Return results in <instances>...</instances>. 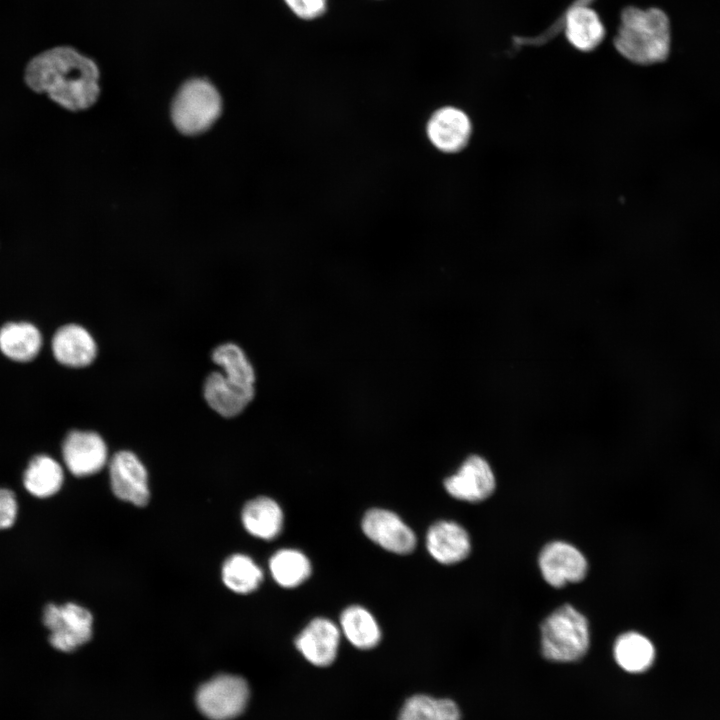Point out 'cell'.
Listing matches in <instances>:
<instances>
[{"label":"cell","instance_id":"cell-15","mask_svg":"<svg viewBox=\"0 0 720 720\" xmlns=\"http://www.w3.org/2000/svg\"><path fill=\"white\" fill-rule=\"evenodd\" d=\"M429 554L439 563L450 565L464 560L470 553L471 541L467 531L454 521L434 523L426 535Z\"/></svg>","mask_w":720,"mask_h":720},{"label":"cell","instance_id":"cell-20","mask_svg":"<svg viewBox=\"0 0 720 720\" xmlns=\"http://www.w3.org/2000/svg\"><path fill=\"white\" fill-rule=\"evenodd\" d=\"M565 34L575 48L581 51H590L603 40L605 29L600 17L593 9L578 6L567 14Z\"/></svg>","mask_w":720,"mask_h":720},{"label":"cell","instance_id":"cell-12","mask_svg":"<svg viewBox=\"0 0 720 720\" xmlns=\"http://www.w3.org/2000/svg\"><path fill=\"white\" fill-rule=\"evenodd\" d=\"M340 639V628L331 620L318 617L297 635L295 646L310 664L327 667L337 657Z\"/></svg>","mask_w":720,"mask_h":720},{"label":"cell","instance_id":"cell-22","mask_svg":"<svg viewBox=\"0 0 720 720\" xmlns=\"http://www.w3.org/2000/svg\"><path fill=\"white\" fill-rule=\"evenodd\" d=\"M396 720H461V710L450 698L415 694L405 700Z\"/></svg>","mask_w":720,"mask_h":720},{"label":"cell","instance_id":"cell-27","mask_svg":"<svg viewBox=\"0 0 720 720\" xmlns=\"http://www.w3.org/2000/svg\"><path fill=\"white\" fill-rule=\"evenodd\" d=\"M19 515V500L15 490L0 486V532L11 529Z\"/></svg>","mask_w":720,"mask_h":720},{"label":"cell","instance_id":"cell-18","mask_svg":"<svg viewBox=\"0 0 720 720\" xmlns=\"http://www.w3.org/2000/svg\"><path fill=\"white\" fill-rule=\"evenodd\" d=\"M242 524L254 537L272 540L283 527V512L273 499L260 496L248 501L241 513Z\"/></svg>","mask_w":720,"mask_h":720},{"label":"cell","instance_id":"cell-5","mask_svg":"<svg viewBox=\"0 0 720 720\" xmlns=\"http://www.w3.org/2000/svg\"><path fill=\"white\" fill-rule=\"evenodd\" d=\"M41 622L48 645L60 653H72L87 644L93 635L94 618L89 609L75 601L48 602Z\"/></svg>","mask_w":720,"mask_h":720},{"label":"cell","instance_id":"cell-7","mask_svg":"<svg viewBox=\"0 0 720 720\" xmlns=\"http://www.w3.org/2000/svg\"><path fill=\"white\" fill-rule=\"evenodd\" d=\"M61 453L66 469L76 478L98 473L108 459L105 441L93 431L69 432L63 441Z\"/></svg>","mask_w":720,"mask_h":720},{"label":"cell","instance_id":"cell-2","mask_svg":"<svg viewBox=\"0 0 720 720\" xmlns=\"http://www.w3.org/2000/svg\"><path fill=\"white\" fill-rule=\"evenodd\" d=\"M618 52L636 64L664 61L670 50V26L666 14L657 8H626L615 37Z\"/></svg>","mask_w":720,"mask_h":720},{"label":"cell","instance_id":"cell-19","mask_svg":"<svg viewBox=\"0 0 720 720\" xmlns=\"http://www.w3.org/2000/svg\"><path fill=\"white\" fill-rule=\"evenodd\" d=\"M613 656L616 664L625 672L642 673L652 666L655 648L647 637L630 631L615 640Z\"/></svg>","mask_w":720,"mask_h":720},{"label":"cell","instance_id":"cell-10","mask_svg":"<svg viewBox=\"0 0 720 720\" xmlns=\"http://www.w3.org/2000/svg\"><path fill=\"white\" fill-rule=\"evenodd\" d=\"M361 525L371 541L389 552L408 554L415 549L417 540L414 532L392 511L370 509L365 513Z\"/></svg>","mask_w":720,"mask_h":720},{"label":"cell","instance_id":"cell-21","mask_svg":"<svg viewBox=\"0 0 720 720\" xmlns=\"http://www.w3.org/2000/svg\"><path fill=\"white\" fill-rule=\"evenodd\" d=\"M340 631L356 648L368 650L381 640V630L374 616L360 605L347 607L340 616Z\"/></svg>","mask_w":720,"mask_h":720},{"label":"cell","instance_id":"cell-24","mask_svg":"<svg viewBox=\"0 0 720 720\" xmlns=\"http://www.w3.org/2000/svg\"><path fill=\"white\" fill-rule=\"evenodd\" d=\"M269 569L275 582L284 588H294L305 582L311 574L307 556L296 549H280L269 560Z\"/></svg>","mask_w":720,"mask_h":720},{"label":"cell","instance_id":"cell-4","mask_svg":"<svg viewBox=\"0 0 720 720\" xmlns=\"http://www.w3.org/2000/svg\"><path fill=\"white\" fill-rule=\"evenodd\" d=\"M543 657L557 663L582 659L590 646L586 617L570 604H564L548 615L540 626Z\"/></svg>","mask_w":720,"mask_h":720},{"label":"cell","instance_id":"cell-6","mask_svg":"<svg viewBox=\"0 0 720 720\" xmlns=\"http://www.w3.org/2000/svg\"><path fill=\"white\" fill-rule=\"evenodd\" d=\"M247 682L236 675H218L203 685L196 693L199 711L211 720H231L239 716L249 700Z\"/></svg>","mask_w":720,"mask_h":720},{"label":"cell","instance_id":"cell-25","mask_svg":"<svg viewBox=\"0 0 720 720\" xmlns=\"http://www.w3.org/2000/svg\"><path fill=\"white\" fill-rule=\"evenodd\" d=\"M212 361L231 381L247 388H255L256 375L245 352L235 343L217 346L211 354Z\"/></svg>","mask_w":720,"mask_h":720},{"label":"cell","instance_id":"cell-26","mask_svg":"<svg viewBox=\"0 0 720 720\" xmlns=\"http://www.w3.org/2000/svg\"><path fill=\"white\" fill-rule=\"evenodd\" d=\"M221 576L225 586L239 594L253 592L263 580L261 568L244 554L228 557L223 563Z\"/></svg>","mask_w":720,"mask_h":720},{"label":"cell","instance_id":"cell-28","mask_svg":"<svg viewBox=\"0 0 720 720\" xmlns=\"http://www.w3.org/2000/svg\"><path fill=\"white\" fill-rule=\"evenodd\" d=\"M295 15L303 19H314L326 10L327 0H284Z\"/></svg>","mask_w":720,"mask_h":720},{"label":"cell","instance_id":"cell-16","mask_svg":"<svg viewBox=\"0 0 720 720\" xmlns=\"http://www.w3.org/2000/svg\"><path fill=\"white\" fill-rule=\"evenodd\" d=\"M64 484V469L52 456L36 454L26 463L22 486L30 496L40 500L53 498L63 490Z\"/></svg>","mask_w":720,"mask_h":720},{"label":"cell","instance_id":"cell-9","mask_svg":"<svg viewBox=\"0 0 720 720\" xmlns=\"http://www.w3.org/2000/svg\"><path fill=\"white\" fill-rule=\"evenodd\" d=\"M538 564L544 580L555 588L580 582L588 568L584 555L575 546L563 541L545 545L539 554Z\"/></svg>","mask_w":720,"mask_h":720},{"label":"cell","instance_id":"cell-8","mask_svg":"<svg viewBox=\"0 0 720 720\" xmlns=\"http://www.w3.org/2000/svg\"><path fill=\"white\" fill-rule=\"evenodd\" d=\"M109 478L117 498L135 506L147 505L150 498L147 470L133 452L121 450L112 456Z\"/></svg>","mask_w":720,"mask_h":720},{"label":"cell","instance_id":"cell-17","mask_svg":"<svg viewBox=\"0 0 720 720\" xmlns=\"http://www.w3.org/2000/svg\"><path fill=\"white\" fill-rule=\"evenodd\" d=\"M52 351L57 361L69 367H85L97 355V345L92 335L82 326L68 324L55 333Z\"/></svg>","mask_w":720,"mask_h":720},{"label":"cell","instance_id":"cell-13","mask_svg":"<svg viewBox=\"0 0 720 720\" xmlns=\"http://www.w3.org/2000/svg\"><path fill=\"white\" fill-rule=\"evenodd\" d=\"M472 132L469 117L462 110L446 106L433 113L427 123V135L440 151L454 153L468 143Z\"/></svg>","mask_w":720,"mask_h":720},{"label":"cell","instance_id":"cell-11","mask_svg":"<svg viewBox=\"0 0 720 720\" xmlns=\"http://www.w3.org/2000/svg\"><path fill=\"white\" fill-rule=\"evenodd\" d=\"M495 486V476L489 463L478 455L469 456L456 473L444 481V487L452 497L467 502L487 499Z\"/></svg>","mask_w":720,"mask_h":720},{"label":"cell","instance_id":"cell-1","mask_svg":"<svg viewBox=\"0 0 720 720\" xmlns=\"http://www.w3.org/2000/svg\"><path fill=\"white\" fill-rule=\"evenodd\" d=\"M26 84L70 111L93 106L100 96V70L94 60L70 46L46 50L28 63Z\"/></svg>","mask_w":720,"mask_h":720},{"label":"cell","instance_id":"cell-23","mask_svg":"<svg viewBox=\"0 0 720 720\" xmlns=\"http://www.w3.org/2000/svg\"><path fill=\"white\" fill-rule=\"evenodd\" d=\"M41 344V334L30 323H9L0 330V349L15 361L32 360Z\"/></svg>","mask_w":720,"mask_h":720},{"label":"cell","instance_id":"cell-14","mask_svg":"<svg viewBox=\"0 0 720 720\" xmlns=\"http://www.w3.org/2000/svg\"><path fill=\"white\" fill-rule=\"evenodd\" d=\"M203 396L212 410L225 418L239 415L251 403L255 388L243 387L221 371L211 372L203 384Z\"/></svg>","mask_w":720,"mask_h":720},{"label":"cell","instance_id":"cell-3","mask_svg":"<svg viewBox=\"0 0 720 720\" xmlns=\"http://www.w3.org/2000/svg\"><path fill=\"white\" fill-rule=\"evenodd\" d=\"M223 112V99L207 78L193 77L176 91L170 106V118L176 130L185 136L208 131Z\"/></svg>","mask_w":720,"mask_h":720}]
</instances>
